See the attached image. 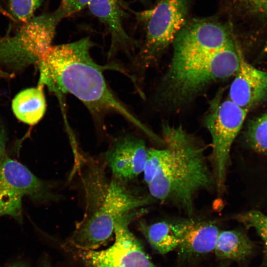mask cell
Listing matches in <instances>:
<instances>
[{"instance_id":"cell-4","label":"cell","mask_w":267,"mask_h":267,"mask_svg":"<svg viewBox=\"0 0 267 267\" xmlns=\"http://www.w3.org/2000/svg\"><path fill=\"white\" fill-rule=\"evenodd\" d=\"M236 42L191 60L173 62L158 90V100L172 108L182 107L214 83L235 74L240 64Z\"/></svg>"},{"instance_id":"cell-11","label":"cell","mask_w":267,"mask_h":267,"mask_svg":"<svg viewBox=\"0 0 267 267\" xmlns=\"http://www.w3.org/2000/svg\"><path fill=\"white\" fill-rule=\"evenodd\" d=\"M148 149L144 140L131 134L116 139L105 154L114 178L124 183L143 173Z\"/></svg>"},{"instance_id":"cell-13","label":"cell","mask_w":267,"mask_h":267,"mask_svg":"<svg viewBox=\"0 0 267 267\" xmlns=\"http://www.w3.org/2000/svg\"><path fill=\"white\" fill-rule=\"evenodd\" d=\"M238 52L239 67L229 89V99L249 110L267 96V72L247 62L239 48Z\"/></svg>"},{"instance_id":"cell-15","label":"cell","mask_w":267,"mask_h":267,"mask_svg":"<svg viewBox=\"0 0 267 267\" xmlns=\"http://www.w3.org/2000/svg\"><path fill=\"white\" fill-rule=\"evenodd\" d=\"M90 12L103 23L111 34L112 47H127L131 40L122 24V14L116 0H90Z\"/></svg>"},{"instance_id":"cell-10","label":"cell","mask_w":267,"mask_h":267,"mask_svg":"<svg viewBox=\"0 0 267 267\" xmlns=\"http://www.w3.org/2000/svg\"><path fill=\"white\" fill-rule=\"evenodd\" d=\"M139 212V210L131 212L116 222L115 241L107 249L79 250L80 256L87 267H157L129 228L131 221Z\"/></svg>"},{"instance_id":"cell-25","label":"cell","mask_w":267,"mask_h":267,"mask_svg":"<svg viewBox=\"0 0 267 267\" xmlns=\"http://www.w3.org/2000/svg\"><path fill=\"white\" fill-rule=\"evenodd\" d=\"M8 267H28V266L24 263H18L14 264Z\"/></svg>"},{"instance_id":"cell-7","label":"cell","mask_w":267,"mask_h":267,"mask_svg":"<svg viewBox=\"0 0 267 267\" xmlns=\"http://www.w3.org/2000/svg\"><path fill=\"white\" fill-rule=\"evenodd\" d=\"M25 196L37 202L55 200L57 197L50 183L6 156L0 168V218L9 216L22 222V200Z\"/></svg>"},{"instance_id":"cell-3","label":"cell","mask_w":267,"mask_h":267,"mask_svg":"<svg viewBox=\"0 0 267 267\" xmlns=\"http://www.w3.org/2000/svg\"><path fill=\"white\" fill-rule=\"evenodd\" d=\"M115 178L108 181L99 172L89 175L86 182L87 211L79 224L72 243L79 250H95L105 243L122 217L150 204L152 198L134 193Z\"/></svg>"},{"instance_id":"cell-5","label":"cell","mask_w":267,"mask_h":267,"mask_svg":"<svg viewBox=\"0 0 267 267\" xmlns=\"http://www.w3.org/2000/svg\"><path fill=\"white\" fill-rule=\"evenodd\" d=\"M62 18L57 9L32 17L11 37L0 38V64L14 70L38 65Z\"/></svg>"},{"instance_id":"cell-8","label":"cell","mask_w":267,"mask_h":267,"mask_svg":"<svg viewBox=\"0 0 267 267\" xmlns=\"http://www.w3.org/2000/svg\"><path fill=\"white\" fill-rule=\"evenodd\" d=\"M188 6V0H156L153 7L138 12L137 17L146 29L141 53L145 65L173 43L187 21Z\"/></svg>"},{"instance_id":"cell-20","label":"cell","mask_w":267,"mask_h":267,"mask_svg":"<svg viewBox=\"0 0 267 267\" xmlns=\"http://www.w3.org/2000/svg\"><path fill=\"white\" fill-rule=\"evenodd\" d=\"M43 0H9L11 15L24 23L30 20Z\"/></svg>"},{"instance_id":"cell-18","label":"cell","mask_w":267,"mask_h":267,"mask_svg":"<svg viewBox=\"0 0 267 267\" xmlns=\"http://www.w3.org/2000/svg\"><path fill=\"white\" fill-rule=\"evenodd\" d=\"M247 142L256 150L267 154V113L250 125L246 135Z\"/></svg>"},{"instance_id":"cell-22","label":"cell","mask_w":267,"mask_h":267,"mask_svg":"<svg viewBox=\"0 0 267 267\" xmlns=\"http://www.w3.org/2000/svg\"><path fill=\"white\" fill-rule=\"evenodd\" d=\"M90 0H61L58 9L63 18L79 11L87 5Z\"/></svg>"},{"instance_id":"cell-19","label":"cell","mask_w":267,"mask_h":267,"mask_svg":"<svg viewBox=\"0 0 267 267\" xmlns=\"http://www.w3.org/2000/svg\"><path fill=\"white\" fill-rule=\"evenodd\" d=\"M236 219L246 227L253 228L262 239L265 248V261L267 263V215L257 211L238 215Z\"/></svg>"},{"instance_id":"cell-21","label":"cell","mask_w":267,"mask_h":267,"mask_svg":"<svg viewBox=\"0 0 267 267\" xmlns=\"http://www.w3.org/2000/svg\"><path fill=\"white\" fill-rule=\"evenodd\" d=\"M247 4L253 17L267 27V0H247Z\"/></svg>"},{"instance_id":"cell-12","label":"cell","mask_w":267,"mask_h":267,"mask_svg":"<svg viewBox=\"0 0 267 267\" xmlns=\"http://www.w3.org/2000/svg\"><path fill=\"white\" fill-rule=\"evenodd\" d=\"M179 244V256L190 259L206 255L214 251L220 230L210 222L193 220L172 223Z\"/></svg>"},{"instance_id":"cell-2","label":"cell","mask_w":267,"mask_h":267,"mask_svg":"<svg viewBox=\"0 0 267 267\" xmlns=\"http://www.w3.org/2000/svg\"><path fill=\"white\" fill-rule=\"evenodd\" d=\"M92 45L89 38L51 45L38 65L39 83L46 86L59 95H73L96 117L117 113L147 132L148 129L132 114L107 85L102 72L103 67L97 64L91 57Z\"/></svg>"},{"instance_id":"cell-23","label":"cell","mask_w":267,"mask_h":267,"mask_svg":"<svg viewBox=\"0 0 267 267\" xmlns=\"http://www.w3.org/2000/svg\"><path fill=\"white\" fill-rule=\"evenodd\" d=\"M7 134L4 125L0 120V168L6 157Z\"/></svg>"},{"instance_id":"cell-14","label":"cell","mask_w":267,"mask_h":267,"mask_svg":"<svg viewBox=\"0 0 267 267\" xmlns=\"http://www.w3.org/2000/svg\"><path fill=\"white\" fill-rule=\"evenodd\" d=\"M38 83L36 87L23 89L12 101V111L19 121L29 125L37 124L46 111V100L44 88Z\"/></svg>"},{"instance_id":"cell-27","label":"cell","mask_w":267,"mask_h":267,"mask_svg":"<svg viewBox=\"0 0 267 267\" xmlns=\"http://www.w3.org/2000/svg\"><path fill=\"white\" fill-rule=\"evenodd\" d=\"M141 0L144 1V0Z\"/></svg>"},{"instance_id":"cell-9","label":"cell","mask_w":267,"mask_h":267,"mask_svg":"<svg viewBox=\"0 0 267 267\" xmlns=\"http://www.w3.org/2000/svg\"><path fill=\"white\" fill-rule=\"evenodd\" d=\"M232 30L230 24L214 18L187 20L173 42L171 62L197 58L234 43Z\"/></svg>"},{"instance_id":"cell-1","label":"cell","mask_w":267,"mask_h":267,"mask_svg":"<svg viewBox=\"0 0 267 267\" xmlns=\"http://www.w3.org/2000/svg\"><path fill=\"white\" fill-rule=\"evenodd\" d=\"M161 148L148 149L144 179L151 197L193 214L200 192L216 189L202 142L181 126L163 124Z\"/></svg>"},{"instance_id":"cell-24","label":"cell","mask_w":267,"mask_h":267,"mask_svg":"<svg viewBox=\"0 0 267 267\" xmlns=\"http://www.w3.org/2000/svg\"><path fill=\"white\" fill-rule=\"evenodd\" d=\"M12 77L11 74L0 69V78H9Z\"/></svg>"},{"instance_id":"cell-26","label":"cell","mask_w":267,"mask_h":267,"mask_svg":"<svg viewBox=\"0 0 267 267\" xmlns=\"http://www.w3.org/2000/svg\"><path fill=\"white\" fill-rule=\"evenodd\" d=\"M42 267H51V266L48 262H45L43 264Z\"/></svg>"},{"instance_id":"cell-16","label":"cell","mask_w":267,"mask_h":267,"mask_svg":"<svg viewBox=\"0 0 267 267\" xmlns=\"http://www.w3.org/2000/svg\"><path fill=\"white\" fill-rule=\"evenodd\" d=\"M255 245L243 231L237 230L220 231L214 252L221 260L241 262L253 253Z\"/></svg>"},{"instance_id":"cell-6","label":"cell","mask_w":267,"mask_h":267,"mask_svg":"<svg viewBox=\"0 0 267 267\" xmlns=\"http://www.w3.org/2000/svg\"><path fill=\"white\" fill-rule=\"evenodd\" d=\"M248 110L227 99L214 101L204 123L211 138L210 165L216 189L222 194L225 188L227 168L232 143L237 136Z\"/></svg>"},{"instance_id":"cell-17","label":"cell","mask_w":267,"mask_h":267,"mask_svg":"<svg viewBox=\"0 0 267 267\" xmlns=\"http://www.w3.org/2000/svg\"><path fill=\"white\" fill-rule=\"evenodd\" d=\"M139 228L151 247L159 253L166 254L177 249L179 240L172 223L162 221L147 224L141 222Z\"/></svg>"}]
</instances>
